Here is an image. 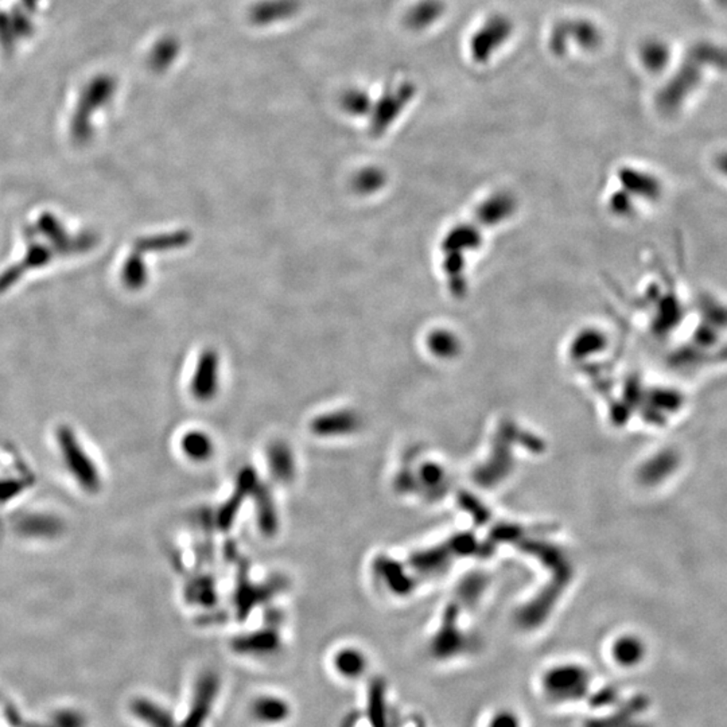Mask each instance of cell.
Instances as JSON below:
<instances>
[{
    "label": "cell",
    "mask_w": 727,
    "mask_h": 727,
    "mask_svg": "<svg viewBox=\"0 0 727 727\" xmlns=\"http://www.w3.org/2000/svg\"><path fill=\"white\" fill-rule=\"evenodd\" d=\"M220 361L218 354L213 351H205L197 364L196 375L193 377V390L199 396H209L217 387Z\"/></svg>",
    "instance_id": "12"
},
{
    "label": "cell",
    "mask_w": 727,
    "mask_h": 727,
    "mask_svg": "<svg viewBox=\"0 0 727 727\" xmlns=\"http://www.w3.org/2000/svg\"><path fill=\"white\" fill-rule=\"evenodd\" d=\"M444 10L442 0H419L407 12L404 22L411 30H426L441 20Z\"/></svg>",
    "instance_id": "13"
},
{
    "label": "cell",
    "mask_w": 727,
    "mask_h": 727,
    "mask_svg": "<svg viewBox=\"0 0 727 727\" xmlns=\"http://www.w3.org/2000/svg\"><path fill=\"white\" fill-rule=\"evenodd\" d=\"M513 23L503 14L492 15L471 36L469 52L477 63H486L512 37Z\"/></svg>",
    "instance_id": "5"
},
{
    "label": "cell",
    "mask_w": 727,
    "mask_h": 727,
    "mask_svg": "<svg viewBox=\"0 0 727 727\" xmlns=\"http://www.w3.org/2000/svg\"><path fill=\"white\" fill-rule=\"evenodd\" d=\"M180 52L181 45L177 38L164 37L151 49L150 55H148V65L156 73L166 72L177 61Z\"/></svg>",
    "instance_id": "17"
},
{
    "label": "cell",
    "mask_w": 727,
    "mask_h": 727,
    "mask_svg": "<svg viewBox=\"0 0 727 727\" xmlns=\"http://www.w3.org/2000/svg\"><path fill=\"white\" fill-rule=\"evenodd\" d=\"M132 713L148 727H180L169 710L146 697L132 703Z\"/></svg>",
    "instance_id": "15"
},
{
    "label": "cell",
    "mask_w": 727,
    "mask_h": 727,
    "mask_svg": "<svg viewBox=\"0 0 727 727\" xmlns=\"http://www.w3.org/2000/svg\"><path fill=\"white\" fill-rule=\"evenodd\" d=\"M276 647H278V643L273 635L242 638L234 644L236 651L241 652V654H267V652H273Z\"/></svg>",
    "instance_id": "21"
},
{
    "label": "cell",
    "mask_w": 727,
    "mask_h": 727,
    "mask_svg": "<svg viewBox=\"0 0 727 727\" xmlns=\"http://www.w3.org/2000/svg\"><path fill=\"white\" fill-rule=\"evenodd\" d=\"M647 647L638 636L624 635L611 646V659L622 670L638 667L646 659Z\"/></svg>",
    "instance_id": "11"
},
{
    "label": "cell",
    "mask_w": 727,
    "mask_h": 727,
    "mask_svg": "<svg viewBox=\"0 0 727 727\" xmlns=\"http://www.w3.org/2000/svg\"><path fill=\"white\" fill-rule=\"evenodd\" d=\"M341 108L351 116H364V114H371L374 101L366 90L353 88L343 93L341 97Z\"/></svg>",
    "instance_id": "20"
},
{
    "label": "cell",
    "mask_w": 727,
    "mask_h": 727,
    "mask_svg": "<svg viewBox=\"0 0 727 727\" xmlns=\"http://www.w3.org/2000/svg\"><path fill=\"white\" fill-rule=\"evenodd\" d=\"M300 10V0H263L249 10V21L266 28L295 17Z\"/></svg>",
    "instance_id": "9"
},
{
    "label": "cell",
    "mask_w": 727,
    "mask_h": 727,
    "mask_svg": "<svg viewBox=\"0 0 727 727\" xmlns=\"http://www.w3.org/2000/svg\"><path fill=\"white\" fill-rule=\"evenodd\" d=\"M251 716L258 723L265 726H276L283 723L292 715V706L283 697L276 695H260L251 703Z\"/></svg>",
    "instance_id": "10"
},
{
    "label": "cell",
    "mask_w": 727,
    "mask_h": 727,
    "mask_svg": "<svg viewBox=\"0 0 727 727\" xmlns=\"http://www.w3.org/2000/svg\"><path fill=\"white\" fill-rule=\"evenodd\" d=\"M539 692L555 707L578 705L593 694V673L579 663H558L540 675Z\"/></svg>",
    "instance_id": "2"
},
{
    "label": "cell",
    "mask_w": 727,
    "mask_h": 727,
    "mask_svg": "<svg viewBox=\"0 0 727 727\" xmlns=\"http://www.w3.org/2000/svg\"><path fill=\"white\" fill-rule=\"evenodd\" d=\"M641 63L652 73H659L667 68L671 60L670 46L660 39H648L640 49Z\"/></svg>",
    "instance_id": "19"
},
{
    "label": "cell",
    "mask_w": 727,
    "mask_h": 727,
    "mask_svg": "<svg viewBox=\"0 0 727 727\" xmlns=\"http://www.w3.org/2000/svg\"><path fill=\"white\" fill-rule=\"evenodd\" d=\"M123 278L127 286L132 287V289H138V287H142L146 283L148 271H146L139 254L132 255L130 258L129 262L124 266Z\"/></svg>",
    "instance_id": "24"
},
{
    "label": "cell",
    "mask_w": 727,
    "mask_h": 727,
    "mask_svg": "<svg viewBox=\"0 0 727 727\" xmlns=\"http://www.w3.org/2000/svg\"><path fill=\"white\" fill-rule=\"evenodd\" d=\"M367 715L371 727H390L387 689L382 679H375L368 689Z\"/></svg>",
    "instance_id": "14"
},
{
    "label": "cell",
    "mask_w": 727,
    "mask_h": 727,
    "mask_svg": "<svg viewBox=\"0 0 727 727\" xmlns=\"http://www.w3.org/2000/svg\"><path fill=\"white\" fill-rule=\"evenodd\" d=\"M484 727H526L519 711L512 707H499L489 714Z\"/></svg>",
    "instance_id": "22"
},
{
    "label": "cell",
    "mask_w": 727,
    "mask_h": 727,
    "mask_svg": "<svg viewBox=\"0 0 727 727\" xmlns=\"http://www.w3.org/2000/svg\"><path fill=\"white\" fill-rule=\"evenodd\" d=\"M191 234L188 231H174L158 234L151 239H143L138 242V252H162L182 249L190 242Z\"/></svg>",
    "instance_id": "18"
},
{
    "label": "cell",
    "mask_w": 727,
    "mask_h": 727,
    "mask_svg": "<svg viewBox=\"0 0 727 727\" xmlns=\"http://www.w3.org/2000/svg\"><path fill=\"white\" fill-rule=\"evenodd\" d=\"M719 2H721L722 4H727V0H719Z\"/></svg>",
    "instance_id": "26"
},
{
    "label": "cell",
    "mask_w": 727,
    "mask_h": 727,
    "mask_svg": "<svg viewBox=\"0 0 727 727\" xmlns=\"http://www.w3.org/2000/svg\"><path fill=\"white\" fill-rule=\"evenodd\" d=\"M42 0H20V4L18 6L22 7L25 12H28L29 14L33 15L34 13L37 12L38 9L39 4H41Z\"/></svg>",
    "instance_id": "25"
},
{
    "label": "cell",
    "mask_w": 727,
    "mask_h": 727,
    "mask_svg": "<svg viewBox=\"0 0 727 727\" xmlns=\"http://www.w3.org/2000/svg\"><path fill=\"white\" fill-rule=\"evenodd\" d=\"M116 89V80L111 74H97L84 85L71 122L72 137L77 143L90 139L93 116L111 103Z\"/></svg>",
    "instance_id": "3"
},
{
    "label": "cell",
    "mask_w": 727,
    "mask_h": 727,
    "mask_svg": "<svg viewBox=\"0 0 727 727\" xmlns=\"http://www.w3.org/2000/svg\"><path fill=\"white\" fill-rule=\"evenodd\" d=\"M385 183V174L379 169L368 167L354 177L353 186L359 193H371Z\"/></svg>",
    "instance_id": "23"
},
{
    "label": "cell",
    "mask_w": 727,
    "mask_h": 727,
    "mask_svg": "<svg viewBox=\"0 0 727 727\" xmlns=\"http://www.w3.org/2000/svg\"><path fill=\"white\" fill-rule=\"evenodd\" d=\"M221 681L217 673L204 672L194 684L188 713L180 727H204L220 695Z\"/></svg>",
    "instance_id": "7"
},
{
    "label": "cell",
    "mask_w": 727,
    "mask_h": 727,
    "mask_svg": "<svg viewBox=\"0 0 727 727\" xmlns=\"http://www.w3.org/2000/svg\"><path fill=\"white\" fill-rule=\"evenodd\" d=\"M570 41L575 42L580 49L594 50L601 45L602 34L590 21H564L553 29L550 37L551 52L556 55H563Z\"/></svg>",
    "instance_id": "6"
},
{
    "label": "cell",
    "mask_w": 727,
    "mask_h": 727,
    "mask_svg": "<svg viewBox=\"0 0 727 727\" xmlns=\"http://www.w3.org/2000/svg\"><path fill=\"white\" fill-rule=\"evenodd\" d=\"M417 95V87L412 82L404 81L395 87H390L382 97L374 104L371 111V124L369 131L374 137L385 134L396 119L403 114L406 106L414 100Z\"/></svg>",
    "instance_id": "4"
},
{
    "label": "cell",
    "mask_w": 727,
    "mask_h": 727,
    "mask_svg": "<svg viewBox=\"0 0 727 727\" xmlns=\"http://www.w3.org/2000/svg\"><path fill=\"white\" fill-rule=\"evenodd\" d=\"M706 66L727 69V50L713 44H699L692 47L672 79L660 90L657 97L660 108L667 112L675 111L687 96L697 89Z\"/></svg>",
    "instance_id": "1"
},
{
    "label": "cell",
    "mask_w": 727,
    "mask_h": 727,
    "mask_svg": "<svg viewBox=\"0 0 727 727\" xmlns=\"http://www.w3.org/2000/svg\"><path fill=\"white\" fill-rule=\"evenodd\" d=\"M36 31L33 15L21 6L10 10H0V46L6 52H13L21 42L33 37Z\"/></svg>",
    "instance_id": "8"
},
{
    "label": "cell",
    "mask_w": 727,
    "mask_h": 727,
    "mask_svg": "<svg viewBox=\"0 0 727 727\" xmlns=\"http://www.w3.org/2000/svg\"><path fill=\"white\" fill-rule=\"evenodd\" d=\"M333 664H334L335 671L342 678L356 681L359 676L366 673L367 668H368V660H367L366 655L362 654L359 649L343 648L335 654Z\"/></svg>",
    "instance_id": "16"
}]
</instances>
